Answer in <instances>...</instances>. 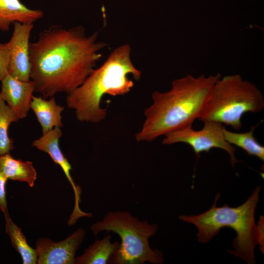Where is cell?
Instances as JSON below:
<instances>
[{
	"label": "cell",
	"instance_id": "obj_1",
	"mask_svg": "<svg viewBox=\"0 0 264 264\" xmlns=\"http://www.w3.org/2000/svg\"><path fill=\"white\" fill-rule=\"evenodd\" d=\"M98 33L87 35L82 25L66 28L52 25L29 44L30 80L44 98L68 93L80 86L94 70L106 46Z\"/></svg>",
	"mask_w": 264,
	"mask_h": 264
},
{
	"label": "cell",
	"instance_id": "obj_2",
	"mask_svg": "<svg viewBox=\"0 0 264 264\" xmlns=\"http://www.w3.org/2000/svg\"><path fill=\"white\" fill-rule=\"evenodd\" d=\"M220 77V73L198 77L187 75L173 81L169 90L154 91L152 104L144 111L145 119L135 134L136 141L151 142L192 125L200 116L213 85Z\"/></svg>",
	"mask_w": 264,
	"mask_h": 264
},
{
	"label": "cell",
	"instance_id": "obj_3",
	"mask_svg": "<svg viewBox=\"0 0 264 264\" xmlns=\"http://www.w3.org/2000/svg\"><path fill=\"white\" fill-rule=\"evenodd\" d=\"M131 53L128 44L116 48L80 86L67 94V106L75 110L79 121L97 123L104 120L107 109L100 106L103 97L106 94L116 96L129 92L134 83L129 75L135 80L140 79L141 71L133 64Z\"/></svg>",
	"mask_w": 264,
	"mask_h": 264
},
{
	"label": "cell",
	"instance_id": "obj_4",
	"mask_svg": "<svg viewBox=\"0 0 264 264\" xmlns=\"http://www.w3.org/2000/svg\"><path fill=\"white\" fill-rule=\"evenodd\" d=\"M260 190L261 186H257L243 203L235 207L227 204L217 207V201L220 197L217 194L213 205L207 211L197 215H180L179 219L197 227L198 239L202 243L209 242L221 228H232L237 235L233 242L234 250L228 252L247 264H255V248L259 243L255 213Z\"/></svg>",
	"mask_w": 264,
	"mask_h": 264
},
{
	"label": "cell",
	"instance_id": "obj_5",
	"mask_svg": "<svg viewBox=\"0 0 264 264\" xmlns=\"http://www.w3.org/2000/svg\"><path fill=\"white\" fill-rule=\"evenodd\" d=\"M90 229L94 235L103 231L112 232L120 238L121 242L111 256L112 264H152L164 263L161 251L152 249L149 239L154 236L158 226L147 220H141L129 211L109 212L100 221L93 223Z\"/></svg>",
	"mask_w": 264,
	"mask_h": 264
},
{
	"label": "cell",
	"instance_id": "obj_6",
	"mask_svg": "<svg viewBox=\"0 0 264 264\" xmlns=\"http://www.w3.org/2000/svg\"><path fill=\"white\" fill-rule=\"evenodd\" d=\"M264 108V96L255 84L239 74L228 75L214 84L198 120L218 122L238 131L245 113H258Z\"/></svg>",
	"mask_w": 264,
	"mask_h": 264
},
{
	"label": "cell",
	"instance_id": "obj_7",
	"mask_svg": "<svg viewBox=\"0 0 264 264\" xmlns=\"http://www.w3.org/2000/svg\"><path fill=\"white\" fill-rule=\"evenodd\" d=\"M203 128L195 130L192 125H189L166 134L162 140L164 145H171L184 143L190 145L197 157L202 152H209L212 149H220L227 152L230 156L231 164L234 167L239 162L235 156L236 148L225 139L223 129L225 127L220 123L206 121Z\"/></svg>",
	"mask_w": 264,
	"mask_h": 264
},
{
	"label": "cell",
	"instance_id": "obj_8",
	"mask_svg": "<svg viewBox=\"0 0 264 264\" xmlns=\"http://www.w3.org/2000/svg\"><path fill=\"white\" fill-rule=\"evenodd\" d=\"M85 235V230L79 228L59 242L48 238L38 239L35 244L37 264H75L76 251Z\"/></svg>",
	"mask_w": 264,
	"mask_h": 264
},
{
	"label": "cell",
	"instance_id": "obj_9",
	"mask_svg": "<svg viewBox=\"0 0 264 264\" xmlns=\"http://www.w3.org/2000/svg\"><path fill=\"white\" fill-rule=\"evenodd\" d=\"M11 46L10 62L8 73L22 81L30 80L29 39L34 27L33 23L16 22L13 23Z\"/></svg>",
	"mask_w": 264,
	"mask_h": 264
},
{
	"label": "cell",
	"instance_id": "obj_10",
	"mask_svg": "<svg viewBox=\"0 0 264 264\" xmlns=\"http://www.w3.org/2000/svg\"><path fill=\"white\" fill-rule=\"evenodd\" d=\"M0 81L1 98L19 119L25 118L30 109L33 93L35 91L33 81L20 80L9 73Z\"/></svg>",
	"mask_w": 264,
	"mask_h": 264
},
{
	"label": "cell",
	"instance_id": "obj_11",
	"mask_svg": "<svg viewBox=\"0 0 264 264\" xmlns=\"http://www.w3.org/2000/svg\"><path fill=\"white\" fill-rule=\"evenodd\" d=\"M62 135L60 128L54 127L33 141L32 145L38 150L48 154L54 162L61 167L73 190L75 198L74 207L78 209L82 191L81 187L74 182L70 175L71 166L59 147V140Z\"/></svg>",
	"mask_w": 264,
	"mask_h": 264
},
{
	"label": "cell",
	"instance_id": "obj_12",
	"mask_svg": "<svg viewBox=\"0 0 264 264\" xmlns=\"http://www.w3.org/2000/svg\"><path fill=\"white\" fill-rule=\"evenodd\" d=\"M43 16L42 10L29 8L20 0H0V30L2 31H8L16 22L33 24Z\"/></svg>",
	"mask_w": 264,
	"mask_h": 264
},
{
	"label": "cell",
	"instance_id": "obj_13",
	"mask_svg": "<svg viewBox=\"0 0 264 264\" xmlns=\"http://www.w3.org/2000/svg\"><path fill=\"white\" fill-rule=\"evenodd\" d=\"M30 109L36 116L42 127L43 134L54 127H63L61 113L64 108L56 104L54 97L47 100L41 97L33 96Z\"/></svg>",
	"mask_w": 264,
	"mask_h": 264
},
{
	"label": "cell",
	"instance_id": "obj_14",
	"mask_svg": "<svg viewBox=\"0 0 264 264\" xmlns=\"http://www.w3.org/2000/svg\"><path fill=\"white\" fill-rule=\"evenodd\" d=\"M0 170L7 179L25 182L34 186L37 172L32 162L13 158L10 153L0 155Z\"/></svg>",
	"mask_w": 264,
	"mask_h": 264
},
{
	"label": "cell",
	"instance_id": "obj_15",
	"mask_svg": "<svg viewBox=\"0 0 264 264\" xmlns=\"http://www.w3.org/2000/svg\"><path fill=\"white\" fill-rule=\"evenodd\" d=\"M109 234L101 240H96L80 256L75 258V264H106L118 248L120 242H111Z\"/></svg>",
	"mask_w": 264,
	"mask_h": 264
},
{
	"label": "cell",
	"instance_id": "obj_16",
	"mask_svg": "<svg viewBox=\"0 0 264 264\" xmlns=\"http://www.w3.org/2000/svg\"><path fill=\"white\" fill-rule=\"evenodd\" d=\"M4 215L5 232L10 237L13 247L18 252L23 264H37V254L36 249L32 248L27 243L25 236L21 228L18 227L10 218L8 213Z\"/></svg>",
	"mask_w": 264,
	"mask_h": 264
},
{
	"label": "cell",
	"instance_id": "obj_17",
	"mask_svg": "<svg viewBox=\"0 0 264 264\" xmlns=\"http://www.w3.org/2000/svg\"><path fill=\"white\" fill-rule=\"evenodd\" d=\"M258 124L252 127L251 130L245 132H232L223 129L225 140L230 144L244 150L248 155L254 156L262 161L264 160V147L255 138L254 132Z\"/></svg>",
	"mask_w": 264,
	"mask_h": 264
},
{
	"label": "cell",
	"instance_id": "obj_18",
	"mask_svg": "<svg viewBox=\"0 0 264 264\" xmlns=\"http://www.w3.org/2000/svg\"><path fill=\"white\" fill-rule=\"evenodd\" d=\"M19 118L0 96V155L10 153L14 148V141L8 135V129Z\"/></svg>",
	"mask_w": 264,
	"mask_h": 264
},
{
	"label": "cell",
	"instance_id": "obj_19",
	"mask_svg": "<svg viewBox=\"0 0 264 264\" xmlns=\"http://www.w3.org/2000/svg\"><path fill=\"white\" fill-rule=\"evenodd\" d=\"M11 46L9 42L0 43V81L8 73Z\"/></svg>",
	"mask_w": 264,
	"mask_h": 264
},
{
	"label": "cell",
	"instance_id": "obj_20",
	"mask_svg": "<svg viewBox=\"0 0 264 264\" xmlns=\"http://www.w3.org/2000/svg\"><path fill=\"white\" fill-rule=\"evenodd\" d=\"M7 178L0 170V209L4 214L8 213L6 201V184Z\"/></svg>",
	"mask_w": 264,
	"mask_h": 264
},
{
	"label": "cell",
	"instance_id": "obj_21",
	"mask_svg": "<svg viewBox=\"0 0 264 264\" xmlns=\"http://www.w3.org/2000/svg\"><path fill=\"white\" fill-rule=\"evenodd\" d=\"M258 228L259 233V244L261 251L264 253V217L261 216L258 224Z\"/></svg>",
	"mask_w": 264,
	"mask_h": 264
}]
</instances>
